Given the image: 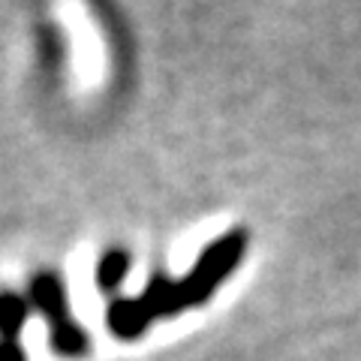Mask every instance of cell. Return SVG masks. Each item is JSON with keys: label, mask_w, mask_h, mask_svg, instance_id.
<instances>
[{"label": "cell", "mask_w": 361, "mask_h": 361, "mask_svg": "<svg viewBox=\"0 0 361 361\" xmlns=\"http://www.w3.org/2000/svg\"><path fill=\"white\" fill-rule=\"evenodd\" d=\"M244 253H247V232L244 229H232V232H226L223 238L211 241L205 250H202L193 271H190L184 280H178L187 307L205 304L214 292H217L223 280L235 271V265L244 259Z\"/></svg>", "instance_id": "1"}, {"label": "cell", "mask_w": 361, "mask_h": 361, "mask_svg": "<svg viewBox=\"0 0 361 361\" xmlns=\"http://www.w3.org/2000/svg\"><path fill=\"white\" fill-rule=\"evenodd\" d=\"M30 304L49 319V325H58L73 316L70 307H66V292L61 277L51 274V271H42V274L30 280Z\"/></svg>", "instance_id": "2"}, {"label": "cell", "mask_w": 361, "mask_h": 361, "mask_svg": "<svg viewBox=\"0 0 361 361\" xmlns=\"http://www.w3.org/2000/svg\"><path fill=\"white\" fill-rule=\"evenodd\" d=\"M30 316V301L18 292H0V341H18Z\"/></svg>", "instance_id": "3"}, {"label": "cell", "mask_w": 361, "mask_h": 361, "mask_svg": "<svg viewBox=\"0 0 361 361\" xmlns=\"http://www.w3.org/2000/svg\"><path fill=\"white\" fill-rule=\"evenodd\" d=\"M51 349L58 355H66V358H75L87 349V334L73 316L58 322V325H51Z\"/></svg>", "instance_id": "4"}, {"label": "cell", "mask_w": 361, "mask_h": 361, "mask_svg": "<svg viewBox=\"0 0 361 361\" xmlns=\"http://www.w3.org/2000/svg\"><path fill=\"white\" fill-rule=\"evenodd\" d=\"M127 274H130V253L123 250H109L97 262V286L103 292H115Z\"/></svg>", "instance_id": "5"}, {"label": "cell", "mask_w": 361, "mask_h": 361, "mask_svg": "<svg viewBox=\"0 0 361 361\" xmlns=\"http://www.w3.org/2000/svg\"><path fill=\"white\" fill-rule=\"evenodd\" d=\"M0 361H27L25 346L18 341H0Z\"/></svg>", "instance_id": "6"}]
</instances>
